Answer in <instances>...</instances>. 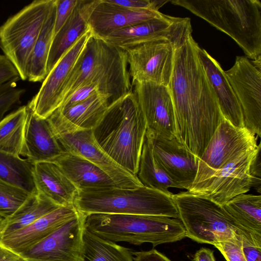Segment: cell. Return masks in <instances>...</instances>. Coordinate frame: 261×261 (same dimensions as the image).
I'll return each mask as SVG.
<instances>
[{
    "instance_id": "1",
    "label": "cell",
    "mask_w": 261,
    "mask_h": 261,
    "mask_svg": "<svg viewBox=\"0 0 261 261\" xmlns=\"http://www.w3.org/2000/svg\"><path fill=\"white\" fill-rule=\"evenodd\" d=\"M192 35L175 50L168 86L173 102L175 136L199 158L224 119Z\"/></svg>"
},
{
    "instance_id": "2",
    "label": "cell",
    "mask_w": 261,
    "mask_h": 261,
    "mask_svg": "<svg viewBox=\"0 0 261 261\" xmlns=\"http://www.w3.org/2000/svg\"><path fill=\"white\" fill-rule=\"evenodd\" d=\"M86 85L97 86L110 104L132 92L124 51L91 34L66 82L63 101Z\"/></svg>"
},
{
    "instance_id": "3",
    "label": "cell",
    "mask_w": 261,
    "mask_h": 261,
    "mask_svg": "<svg viewBox=\"0 0 261 261\" xmlns=\"http://www.w3.org/2000/svg\"><path fill=\"white\" fill-rule=\"evenodd\" d=\"M146 130L145 119L132 91L109 106L93 134L108 155L136 175Z\"/></svg>"
},
{
    "instance_id": "4",
    "label": "cell",
    "mask_w": 261,
    "mask_h": 261,
    "mask_svg": "<svg viewBox=\"0 0 261 261\" xmlns=\"http://www.w3.org/2000/svg\"><path fill=\"white\" fill-rule=\"evenodd\" d=\"M232 38L247 58L261 61V3L258 0H173Z\"/></svg>"
},
{
    "instance_id": "5",
    "label": "cell",
    "mask_w": 261,
    "mask_h": 261,
    "mask_svg": "<svg viewBox=\"0 0 261 261\" xmlns=\"http://www.w3.org/2000/svg\"><path fill=\"white\" fill-rule=\"evenodd\" d=\"M84 227L103 239L135 245L150 243L155 247L186 237L179 219L162 216L90 214L86 215Z\"/></svg>"
},
{
    "instance_id": "6",
    "label": "cell",
    "mask_w": 261,
    "mask_h": 261,
    "mask_svg": "<svg viewBox=\"0 0 261 261\" xmlns=\"http://www.w3.org/2000/svg\"><path fill=\"white\" fill-rule=\"evenodd\" d=\"M172 195L144 186L134 189L117 187L86 189L78 190L74 206L86 215H143L179 219Z\"/></svg>"
},
{
    "instance_id": "7",
    "label": "cell",
    "mask_w": 261,
    "mask_h": 261,
    "mask_svg": "<svg viewBox=\"0 0 261 261\" xmlns=\"http://www.w3.org/2000/svg\"><path fill=\"white\" fill-rule=\"evenodd\" d=\"M172 198L186 237L198 243L214 245L234 239L246 230L222 205L205 196L187 191L173 194Z\"/></svg>"
},
{
    "instance_id": "8",
    "label": "cell",
    "mask_w": 261,
    "mask_h": 261,
    "mask_svg": "<svg viewBox=\"0 0 261 261\" xmlns=\"http://www.w3.org/2000/svg\"><path fill=\"white\" fill-rule=\"evenodd\" d=\"M55 1H34L0 26V47L23 81L27 80L30 55Z\"/></svg>"
},
{
    "instance_id": "9",
    "label": "cell",
    "mask_w": 261,
    "mask_h": 261,
    "mask_svg": "<svg viewBox=\"0 0 261 261\" xmlns=\"http://www.w3.org/2000/svg\"><path fill=\"white\" fill-rule=\"evenodd\" d=\"M257 146L254 134L245 127L234 126L224 118L199 158L196 177L188 191L195 190L218 170Z\"/></svg>"
},
{
    "instance_id": "10",
    "label": "cell",
    "mask_w": 261,
    "mask_h": 261,
    "mask_svg": "<svg viewBox=\"0 0 261 261\" xmlns=\"http://www.w3.org/2000/svg\"><path fill=\"white\" fill-rule=\"evenodd\" d=\"M123 49L129 64L132 86L151 82L168 87L172 75L175 48L168 40H153Z\"/></svg>"
},
{
    "instance_id": "11",
    "label": "cell",
    "mask_w": 261,
    "mask_h": 261,
    "mask_svg": "<svg viewBox=\"0 0 261 261\" xmlns=\"http://www.w3.org/2000/svg\"><path fill=\"white\" fill-rule=\"evenodd\" d=\"M189 18L167 15L116 30L104 39L123 49L141 43L160 40L169 41L177 48L192 35Z\"/></svg>"
},
{
    "instance_id": "12",
    "label": "cell",
    "mask_w": 261,
    "mask_h": 261,
    "mask_svg": "<svg viewBox=\"0 0 261 261\" xmlns=\"http://www.w3.org/2000/svg\"><path fill=\"white\" fill-rule=\"evenodd\" d=\"M261 67L248 58L237 56L224 71L240 105L244 127L261 136Z\"/></svg>"
},
{
    "instance_id": "13",
    "label": "cell",
    "mask_w": 261,
    "mask_h": 261,
    "mask_svg": "<svg viewBox=\"0 0 261 261\" xmlns=\"http://www.w3.org/2000/svg\"><path fill=\"white\" fill-rule=\"evenodd\" d=\"M85 217L79 212L54 232L18 255L23 261H81Z\"/></svg>"
},
{
    "instance_id": "14",
    "label": "cell",
    "mask_w": 261,
    "mask_h": 261,
    "mask_svg": "<svg viewBox=\"0 0 261 261\" xmlns=\"http://www.w3.org/2000/svg\"><path fill=\"white\" fill-rule=\"evenodd\" d=\"M91 35L90 31L85 33L64 55L27 105L38 116L47 119L61 105L66 82Z\"/></svg>"
},
{
    "instance_id": "15",
    "label": "cell",
    "mask_w": 261,
    "mask_h": 261,
    "mask_svg": "<svg viewBox=\"0 0 261 261\" xmlns=\"http://www.w3.org/2000/svg\"><path fill=\"white\" fill-rule=\"evenodd\" d=\"M55 135L65 151L80 155L98 167L117 187L134 189L143 186L136 175L120 166L100 148L93 130Z\"/></svg>"
},
{
    "instance_id": "16",
    "label": "cell",
    "mask_w": 261,
    "mask_h": 261,
    "mask_svg": "<svg viewBox=\"0 0 261 261\" xmlns=\"http://www.w3.org/2000/svg\"><path fill=\"white\" fill-rule=\"evenodd\" d=\"M258 146L232 161L191 193L205 196L223 206L234 197L248 192L252 188L250 164Z\"/></svg>"
},
{
    "instance_id": "17",
    "label": "cell",
    "mask_w": 261,
    "mask_h": 261,
    "mask_svg": "<svg viewBox=\"0 0 261 261\" xmlns=\"http://www.w3.org/2000/svg\"><path fill=\"white\" fill-rule=\"evenodd\" d=\"M133 86V92L146 121V130L164 137L175 136L174 111L168 87L151 82Z\"/></svg>"
},
{
    "instance_id": "18",
    "label": "cell",
    "mask_w": 261,
    "mask_h": 261,
    "mask_svg": "<svg viewBox=\"0 0 261 261\" xmlns=\"http://www.w3.org/2000/svg\"><path fill=\"white\" fill-rule=\"evenodd\" d=\"M154 158L170 178L179 187L188 191L196 176L198 159L175 136L167 138L146 130Z\"/></svg>"
},
{
    "instance_id": "19",
    "label": "cell",
    "mask_w": 261,
    "mask_h": 261,
    "mask_svg": "<svg viewBox=\"0 0 261 261\" xmlns=\"http://www.w3.org/2000/svg\"><path fill=\"white\" fill-rule=\"evenodd\" d=\"M165 14L153 9H132L111 3L97 0L87 19L91 34L105 39L112 32L136 23L160 18Z\"/></svg>"
},
{
    "instance_id": "20",
    "label": "cell",
    "mask_w": 261,
    "mask_h": 261,
    "mask_svg": "<svg viewBox=\"0 0 261 261\" xmlns=\"http://www.w3.org/2000/svg\"><path fill=\"white\" fill-rule=\"evenodd\" d=\"M110 105L108 98L96 93L70 107L57 109L47 119L55 134L93 130Z\"/></svg>"
},
{
    "instance_id": "21",
    "label": "cell",
    "mask_w": 261,
    "mask_h": 261,
    "mask_svg": "<svg viewBox=\"0 0 261 261\" xmlns=\"http://www.w3.org/2000/svg\"><path fill=\"white\" fill-rule=\"evenodd\" d=\"M74 206L59 207L29 225L0 239V247L15 254L29 249L76 216Z\"/></svg>"
},
{
    "instance_id": "22",
    "label": "cell",
    "mask_w": 261,
    "mask_h": 261,
    "mask_svg": "<svg viewBox=\"0 0 261 261\" xmlns=\"http://www.w3.org/2000/svg\"><path fill=\"white\" fill-rule=\"evenodd\" d=\"M28 109L23 156L34 163L54 162L65 151L47 119L38 116L28 107Z\"/></svg>"
},
{
    "instance_id": "23",
    "label": "cell",
    "mask_w": 261,
    "mask_h": 261,
    "mask_svg": "<svg viewBox=\"0 0 261 261\" xmlns=\"http://www.w3.org/2000/svg\"><path fill=\"white\" fill-rule=\"evenodd\" d=\"M197 54L224 118L236 127H244L240 105L224 71L216 60L199 46Z\"/></svg>"
},
{
    "instance_id": "24",
    "label": "cell",
    "mask_w": 261,
    "mask_h": 261,
    "mask_svg": "<svg viewBox=\"0 0 261 261\" xmlns=\"http://www.w3.org/2000/svg\"><path fill=\"white\" fill-rule=\"evenodd\" d=\"M33 177L38 193L60 207L74 206L79 190L56 163H34Z\"/></svg>"
},
{
    "instance_id": "25",
    "label": "cell",
    "mask_w": 261,
    "mask_h": 261,
    "mask_svg": "<svg viewBox=\"0 0 261 261\" xmlns=\"http://www.w3.org/2000/svg\"><path fill=\"white\" fill-rule=\"evenodd\" d=\"M96 2L79 0L69 18L54 36L47 63V75L80 38L90 31L87 19Z\"/></svg>"
},
{
    "instance_id": "26",
    "label": "cell",
    "mask_w": 261,
    "mask_h": 261,
    "mask_svg": "<svg viewBox=\"0 0 261 261\" xmlns=\"http://www.w3.org/2000/svg\"><path fill=\"white\" fill-rule=\"evenodd\" d=\"M54 162L78 190L117 187L103 171L80 155L65 151Z\"/></svg>"
},
{
    "instance_id": "27",
    "label": "cell",
    "mask_w": 261,
    "mask_h": 261,
    "mask_svg": "<svg viewBox=\"0 0 261 261\" xmlns=\"http://www.w3.org/2000/svg\"><path fill=\"white\" fill-rule=\"evenodd\" d=\"M56 1L44 22L28 61L27 80L31 82L42 81L47 76V63L54 36Z\"/></svg>"
},
{
    "instance_id": "28",
    "label": "cell",
    "mask_w": 261,
    "mask_h": 261,
    "mask_svg": "<svg viewBox=\"0 0 261 261\" xmlns=\"http://www.w3.org/2000/svg\"><path fill=\"white\" fill-rule=\"evenodd\" d=\"M60 206L43 195H33L12 216L0 222V239L19 230Z\"/></svg>"
},
{
    "instance_id": "29",
    "label": "cell",
    "mask_w": 261,
    "mask_h": 261,
    "mask_svg": "<svg viewBox=\"0 0 261 261\" xmlns=\"http://www.w3.org/2000/svg\"><path fill=\"white\" fill-rule=\"evenodd\" d=\"M27 106L19 107L0 121V152L23 156Z\"/></svg>"
},
{
    "instance_id": "30",
    "label": "cell",
    "mask_w": 261,
    "mask_h": 261,
    "mask_svg": "<svg viewBox=\"0 0 261 261\" xmlns=\"http://www.w3.org/2000/svg\"><path fill=\"white\" fill-rule=\"evenodd\" d=\"M227 212L244 229L261 235V196L240 194L223 205Z\"/></svg>"
},
{
    "instance_id": "31",
    "label": "cell",
    "mask_w": 261,
    "mask_h": 261,
    "mask_svg": "<svg viewBox=\"0 0 261 261\" xmlns=\"http://www.w3.org/2000/svg\"><path fill=\"white\" fill-rule=\"evenodd\" d=\"M136 175L143 186L167 194H171L168 190L170 188H179L155 160L150 141L146 134Z\"/></svg>"
},
{
    "instance_id": "32",
    "label": "cell",
    "mask_w": 261,
    "mask_h": 261,
    "mask_svg": "<svg viewBox=\"0 0 261 261\" xmlns=\"http://www.w3.org/2000/svg\"><path fill=\"white\" fill-rule=\"evenodd\" d=\"M81 261H134L129 249L103 239L85 228Z\"/></svg>"
},
{
    "instance_id": "33",
    "label": "cell",
    "mask_w": 261,
    "mask_h": 261,
    "mask_svg": "<svg viewBox=\"0 0 261 261\" xmlns=\"http://www.w3.org/2000/svg\"><path fill=\"white\" fill-rule=\"evenodd\" d=\"M33 169L34 163L27 158L0 152V179L36 194Z\"/></svg>"
},
{
    "instance_id": "34",
    "label": "cell",
    "mask_w": 261,
    "mask_h": 261,
    "mask_svg": "<svg viewBox=\"0 0 261 261\" xmlns=\"http://www.w3.org/2000/svg\"><path fill=\"white\" fill-rule=\"evenodd\" d=\"M33 195L0 179V218L10 217Z\"/></svg>"
},
{
    "instance_id": "35",
    "label": "cell",
    "mask_w": 261,
    "mask_h": 261,
    "mask_svg": "<svg viewBox=\"0 0 261 261\" xmlns=\"http://www.w3.org/2000/svg\"><path fill=\"white\" fill-rule=\"evenodd\" d=\"M19 80H12L0 86V121L7 112L20 103L25 91L24 89L17 87Z\"/></svg>"
},
{
    "instance_id": "36",
    "label": "cell",
    "mask_w": 261,
    "mask_h": 261,
    "mask_svg": "<svg viewBox=\"0 0 261 261\" xmlns=\"http://www.w3.org/2000/svg\"><path fill=\"white\" fill-rule=\"evenodd\" d=\"M242 247L247 261H261V235L244 231Z\"/></svg>"
},
{
    "instance_id": "37",
    "label": "cell",
    "mask_w": 261,
    "mask_h": 261,
    "mask_svg": "<svg viewBox=\"0 0 261 261\" xmlns=\"http://www.w3.org/2000/svg\"><path fill=\"white\" fill-rule=\"evenodd\" d=\"M242 232L237 235L234 239L218 242L214 245L220 251L227 261H247L242 247Z\"/></svg>"
},
{
    "instance_id": "38",
    "label": "cell",
    "mask_w": 261,
    "mask_h": 261,
    "mask_svg": "<svg viewBox=\"0 0 261 261\" xmlns=\"http://www.w3.org/2000/svg\"><path fill=\"white\" fill-rule=\"evenodd\" d=\"M78 2L79 0H56L54 36L69 18Z\"/></svg>"
},
{
    "instance_id": "39",
    "label": "cell",
    "mask_w": 261,
    "mask_h": 261,
    "mask_svg": "<svg viewBox=\"0 0 261 261\" xmlns=\"http://www.w3.org/2000/svg\"><path fill=\"white\" fill-rule=\"evenodd\" d=\"M96 93H99L98 89L94 85H86L80 87L66 98L58 109H63L70 107L86 100Z\"/></svg>"
},
{
    "instance_id": "40",
    "label": "cell",
    "mask_w": 261,
    "mask_h": 261,
    "mask_svg": "<svg viewBox=\"0 0 261 261\" xmlns=\"http://www.w3.org/2000/svg\"><path fill=\"white\" fill-rule=\"evenodd\" d=\"M111 3L132 9H153L159 10L167 1L109 0Z\"/></svg>"
},
{
    "instance_id": "41",
    "label": "cell",
    "mask_w": 261,
    "mask_h": 261,
    "mask_svg": "<svg viewBox=\"0 0 261 261\" xmlns=\"http://www.w3.org/2000/svg\"><path fill=\"white\" fill-rule=\"evenodd\" d=\"M15 79H20L17 70L4 55H0V86Z\"/></svg>"
},
{
    "instance_id": "42",
    "label": "cell",
    "mask_w": 261,
    "mask_h": 261,
    "mask_svg": "<svg viewBox=\"0 0 261 261\" xmlns=\"http://www.w3.org/2000/svg\"><path fill=\"white\" fill-rule=\"evenodd\" d=\"M250 174L252 180V187L257 192L260 193L261 189V165H260V144L253 156L250 167Z\"/></svg>"
},
{
    "instance_id": "43",
    "label": "cell",
    "mask_w": 261,
    "mask_h": 261,
    "mask_svg": "<svg viewBox=\"0 0 261 261\" xmlns=\"http://www.w3.org/2000/svg\"><path fill=\"white\" fill-rule=\"evenodd\" d=\"M134 261H171L155 249L149 251L132 252Z\"/></svg>"
},
{
    "instance_id": "44",
    "label": "cell",
    "mask_w": 261,
    "mask_h": 261,
    "mask_svg": "<svg viewBox=\"0 0 261 261\" xmlns=\"http://www.w3.org/2000/svg\"><path fill=\"white\" fill-rule=\"evenodd\" d=\"M194 261H216L214 251L206 248H201L196 251Z\"/></svg>"
},
{
    "instance_id": "45",
    "label": "cell",
    "mask_w": 261,
    "mask_h": 261,
    "mask_svg": "<svg viewBox=\"0 0 261 261\" xmlns=\"http://www.w3.org/2000/svg\"><path fill=\"white\" fill-rule=\"evenodd\" d=\"M0 261H23L16 254L0 247Z\"/></svg>"
},
{
    "instance_id": "46",
    "label": "cell",
    "mask_w": 261,
    "mask_h": 261,
    "mask_svg": "<svg viewBox=\"0 0 261 261\" xmlns=\"http://www.w3.org/2000/svg\"><path fill=\"white\" fill-rule=\"evenodd\" d=\"M2 219H3L0 218V222L2 221Z\"/></svg>"
}]
</instances>
